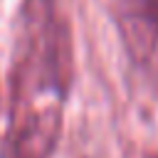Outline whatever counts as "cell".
<instances>
[{"instance_id": "obj_1", "label": "cell", "mask_w": 158, "mask_h": 158, "mask_svg": "<svg viewBox=\"0 0 158 158\" xmlns=\"http://www.w3.org/2000/svg\"><path fill=\"white\" fill-rule=\"evenodd\" d=\"M62 126L59 101L15 104L5 158H49Z\"/></svg>"}, {"instance_id": "obj_2", "label": "cell", "mask_w": 158, "mask_h": 158, "mask_svg": "<svg viewBox=\"0 0 158 158\" xmlns=\"http://www.w3.org/2000/svg\"><path fill=\"white\" fill-rule=\"evenodd\" d=\"M128 20H133V32H128V37L138 35V40L151 44V40L158 35V0H133Z\"/></svg>"}]
</instances>
